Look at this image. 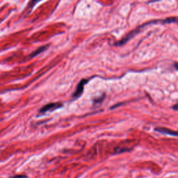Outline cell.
I'll return each mask as SVG.
<instances>
[{"label":"cell","instance_id":"cell-1","mask_svg":"<svg viewBox=\"0 0 178 178\" xmlns=\"http://www.w3.org/2000/svg\"><path fill=\"white\" fill-rule=\"evenodd\" d=\"M62 106H63V104H62L61 103H60V102L49 103V104L43 106V107L40 109V110L39 112L40 114H44V113H46V112H48V111H54V110H55V109H57L58 108L61 107Z\"/></svg>","mask_w":178,"mask_h":178},{"label":"cell","instance_id":"cell-6","mask_svg":"<svg viewBox=\"0 0 178 178\" xmlns=\"http://www.w3.org/2000/svg\"><path fill=\"white\" fill-rule=\"evenodd\" d=\"M38 1H40V0H32V6L34 5V4H36V2H38Z\"/></svg>","mask_w":178,"mask_h":178},{"label":"cell","instance_id":"cell-7","mask_svg":"<svg viewBox=\"0 0 178 178\" xmlns=\"http://www.w3.org/2000/svg\"><path fill=\"white\" fill-rule=\"evenodd\" d=\"M173 108H174V109H175V110H177V105H175V107H174Z\"/></svg>","mask_w":178,"mask_h":178},{"label":"cell","instance_id":"cell-2","mask_svg":"<svg viewBox=\"0 0 178 178\" xmlns=\"http://www.w3.org/2000/svg\"><path fill=\"white\" fill-rule=\"evenodd\" d=\"M87 82H88V80L87 79H83L80 81V82L78 84L75 91H74V94L73 95V97L74 98H78L82 94V93L84 91V86H85V84Z\"/></svg>","mask_w":178,"mask_h":178},{"label":"cell","instance_id":"cell-3","mask_svg":"<svg viewBox=\"0 0 178 178\" xmlns=\"http://www.w3.org/2000/svg\"><path fill=\"white\" fill-rule=\"evenodd\" d=\"M155 131H156V132H160V133H162V134H168V135H170V136H177V133L176 132H175V131H173V130L167 129V128H164V127L156 128Z\"/></svg>","mask_w":178,"mask_h":178},{"label":"cell","instance_id":"cell-5","mask_svg":"<svg viewBox=\"0 0 178 178\" xmlns=\"http://www.w3.org/2000/svg\"><path fill=\"white\" fill-rule=\"evenodd\" d=\"M11 178H27V176L25 175H15L12 177Z\"/></svg>","mask_w":178,"mask_h":178},{"label":"cell","instance_id":"cell-4","mask_svg":"<svg viewBox=\"0 0 178 178\" xmlns=\"http://www.w3.org/2000/svg\"><path fill=\"white\" fill-rule=\"evenodd\" d=\"M48 48V45H47V46H45V47H42V48H40V49H38V50H37L36 52H35L34 53H33V54L31 55L32 56V57H35V56H36L37 54H38L39 53H40V52H42L43 51H44L45 49H46L47 48Z\"/></svg>","mask_w":178,"mask_h":178}]
</instances>
